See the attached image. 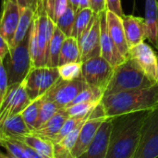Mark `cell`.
I'll list each match as a JSON object with an SVG mask.
<instances>
[{"instance_id":"83f0119b","label":"cell","mask_w":158,"mask_h":158,"mask_svg":"<svg viewBox=\"0 0 158 158\" xmlns=\"http://www.w3.org/2000/svg\"><path fill=\"white\" fill-rule=\"evenodd\" d=\"M59 109H61V108L56 103H54L53 101L47 99L44 95L43 98H42L39 116H38V118H37L36 124H35V130L41 128L44 124H45L52 117H54L56 115V113Z\"/></svg>"},{"instance_id":"7402d4cb","label":"cell","mask_w":158,"mask_h":158,"mask_svg":"<svg viewBox=\"0 0 158 158\" xmlns=\"http://www.w3.org/2000/svg\"><path fill=\"white\" fill-rule=\"evenodd\" d=\"M145 22L147 39L158 49V1L145 0Z\"/></svg>"},{"instance_id":"e0dca14e","label":"cell","mask_w":158,"mask_h":158,"mask_svg":"<svg viewBox=\"0 0 158 158\" xmlns=\"http://www.w3.org/2000/svg\"><path fill=\"white\" fill-rule=\"evenodd\" d=\"M126 40L130 48L144 42L147 39L145 19L133 15H125L122 18Z\"/></svg>"},{"instance_id":"52a82bcc","label":"cell","mask_w":158,"mask_h":158,"mask_svg":"<svg viewBox=\"0 0 158 158\" xmlns=\"http://www.w3.org/2000/svg\"><path fill=\"white\" fill-rule=\"evenodd\" d=\"M158 157V107L150 111L141 131V136L132 158Z\"/></svg>"},{"instance_id":"ab89813d","label":"cell","mask_w":158,"mask_h":158,"mask_svg":"<svg viewBox=\"0 0 158 158\" xmlns=\"http://www.w3.org/2000/svg\"><path fill=\"white\" fill-rule=\"evenodd\" d=\"M55 158H74L72 152L60 146L58 143H55Z\"/></svg>"},{"instance_id":"836d02e7","label":"cell","mask_w":158,"mask_h":158,"mask_svg":"<svg viewBox=\"0 0 158 158\" xmlns=\"http://www.w3.org/2000/svg\"><path fill=\"white\" fill-rule=\"evenodd\" d=\"M100 104V103H99ZM99 104L93 103H80L67 106L65 109L69 115V117L73 118H84L88 117L92 111L95 108V106Z\"/></svg>"},{"instance_id":"277c9868","label":"cell","mask_w":158,"mask_h":158,"mask_svg":"<svg viewBox=\"0 0 158 158\" xmlns=\"http://www.w3.org/2000/svg\"><path fill=\"white\" fill-rule=\"evenodd\" d=\"M3 64L7 74L9 86L20 83L25 80L32 68L30 51V33L21 43L10 48Z\"/></svg>"},{"instance_id":"4fadbf2b","label":"cell","mask_w":158,"mask_h":158,"mask_svg":"<svg viewBox=\"0 0 158 158\" xmlns=\"http://www.w3.org/2000/svg\"><path fill=\"white\" fill-rule=\"evenodd\" d=\"M100 15L94 16L88 29L78 40L81 49V62L89 58L101 56L100 55V33H101Z\"/></svg>"},{"instance_id":"7dc6e473","label":"cell","mask_w":158,"mask_h":158,"mask_svg":"<svg viewBox=\"0 0 158 158\" xmlns=\"http://www.w3.org/2000/svg\"><path fill=\"white\" fill-rule=\"evenodd\" d=\"M156 82L158 84V55H157V80H156Z\"/></svg>"},{"instance_id":"f907efd6","label":"cell","mask_w":158,"mask_h":158,"mask_svg":"<svg viewBox=\"0 0 158 158\" xmlns=\"http://www.w3.org/2000/svg\"><path fill=\"white\" fill-rule=\"evenodd\" d=\"M157 1H158V0H157Z\"/></svg>"},{"instance_id":"b9f144b4","label":"cell","mask_w":158,"mask_h":158,"mask_svg":"<svg viewBox=\"0 0 158 158\" xmlns=\"http://www.w3.org/2000/svg\"><path fill=\"white\" fill-rule=\"evenodd\" d=\"M19 5L20 6H29V7H31L33 6V1L34 0H17ZM33 9V8H32Z\"/></svg>"},{"instance_id":"c3c4849f","label":"cell","mask_w":158,"mask_h":158,"mask_svg":"<svg viewBox=\"0 0 158 158\" xmlns=\"http://www.w3.org/2000/svg\"><path fill=\"white\" fill-rule=\"evenodd\" d=\"M1 144H2V138H1V136H0V147H1Z\"/></svg>"},{"instance_id":"2e32d148","label":"cell","mask_w":158,"mask_h":158,"mask_svg":"<svg viewBox=\"0 0 158 158\" xmlns=\"http://www.w3.org/2000/svg\"><path fill=\"white\" fill-rule=\"evenodd\" d=\"M101 21V33H100V55L101 56L107 61L113 68L121 64L127 57L123 56L118 51V47L111 39L106 19V11L100 15Z\"/></svg>"},{"instance_id":"603a6c76","label":"cell","mask_w":158,"mask_h":158,"mask_svg":"<svg viewBox=\"0 0 158 158\" xmlns=\"http://www.w3.org/2000/svg\"><path fill=\"white\" fill-rule=\"evenodd\" d=\"M34 18H35V12L31 7L20 6V16L14 37L13 46L21 43L29 35Z\"/></svg>"},{"instance_id":"ee69618b","label":"cell","mask_w":158,"mask_h":158,"mask_svg":"<svg viewBox=\"0 0 158 158\" xmlns=\"http://www.w3.org/2000/svg\"><path fill=\"white\" fill-rule=\"evenodd\" d=\"M41 5H42V0H34L33 1V6H32V8L34 10L35 14L37 12H39V10L41 8Z\"/></svg>"},{"instance_id":"6da1fadb","label":"cell","mask_w":158,"mask_h":158,"mask_svg":"<svg viewBox=\"0 0 158 158\" xmlns=\"http://www.w3.org/2000/svg\"><path fill=\"white\" fill-rule=\"evenodd\" d=\"M151 110L112 118L106 158H132L137 149L142 127Z\"/></svg>"},{"instance_id":"5b68a950","label":"cell","mask_w":158,"mask_h":158,"mask_svg":"<svg viewBox=\"0 0 158 158\" xmlns=\"http://www.w3.org/2000/svg\"><path fill=\"white\" fill-rule=\"evenodd\" d=\"M60 79L57 68L32 67L23 81L30 99L44 96Z\"/></svg>"},{"instance_id":"e575fe53","label":"cell","mask_w":158,"mask_h":158,"mask_svg":"<svg viewBox=\"0 0 158 158\" xmlns=\"http://www.w3.org/2000/svg\"><path fill=\"white\" fill-rule=\"evenodd\" d=\"M1 147H4L9 154H11L16 158H28L21 145V143L18 140L10 138H2Z\"/></svg>"},{"instance_id":"cb8c5ba5","label":"cell","mask_w":158,"mask_h":158,"mask_svg":"<svg viewBox=\"0 0 158 158\" xmlns=\"http://www.w3.org/2000/svg\"><path fill=\"white\" fill-rule=\"evenodd\" d=\"M72 62H81V56L78 40L73 36H69L63 42L58 66Z\"/></svg>"},{"instance_id":"4dcf8cb0","label":"cell","mask_w":158,"mask_h":158,"mask_svg":"<svg viewBox=\"0 0 158 158\" xmlns=\"http://www.w3.org/2000/svg\"><path fill=\"white\" fill-rule=\"evenodd\" d=\"M104 96V93L100 90L87 86L85 89H83L72 101V103L69 105H75L80 103H93V104H99L101 103V100Z\"/></svg>"},{"instance_id":"30bf717a","label":"cell","mask_w":158,"mask_h":158,"mask_svg":"<svg viewBox=\"0 0 158 158\" xmlns=\"http://www.w3.org/2000/svg\"><path fill=\"white\" fill-rule=\"evenodd\" d=\"M87 86L88 85L82 77L73 81H64L59 79L44 96L56 103L60 108H66Z\"/></svg>"},{"instance_id":"7bdbcfd3","label":"cell","mask_w":158,"mask_h":158,"mask_svg":"<svg viewBox=\"0 0 158 158\" xmlns=\"http://www.w3.org/2000/svg\"><path fill=\"white\" fill-rule=\"evenodd\" d=\"M87 7H90L89 0H81L80 4H79L78 10H81V9H83V8H87Z\"/></svg>"},{"instance_id":"d6986e66","label":"cell","mask_w":158,"mask_h":158,"mask_svg":"<svg viewBox=\"0 0 158 158\" xmlns=\"http://www.w3.org/2000/svg\"><path fill=\"white\" fill-rule=\"evenodd\" d=\"M30 132L21 114L9 116L0 121L1 138L18 139Z\"/></svg>"},{"instance_id":"8992f818","label":"cell","mask_w":158,"mask_h":158,"mask_svg":"<svg viewBox=\"0 0 158 158\" xmlns=\"http://www.w3.org/2000/svg\"><path fill=\"white\" fill-rule=\"evenodd\" d=\"M114 68L101 56L82 62L81 77L90 87L96 88L105 94L113 75Z\"/></svg>"},{"instance_id":"8fae6325","label":"cell","mask_w":158,"mask_h":158,"mask_svg":"<svg viewBox=\"0 0 158 158\" xmlns=\"http://www.w3.org/2000/svg\"><path fill=\"white\" fill-rule=\"evenodd\" d=\"M31 101L23 81L10 85L0 105V121L9 116L20 114Z\"/></svg>"},{"instance_id":"ac0fdd59","label":"cell","mask_w":158,"mask_h":158,"mask_svg":"<svg viewBox=\"0 0 158 158\" xmlns=\"http://www.w3.org/2000/svg\"><path fill=\"white\" fill-rule=\"evenodd\" d=\"M106 26H107L108 33L111 39L113 40L114 44L118 47L120 54L123 56L128 57L130 47L126 40L122 18L114 12L106 10Z\"/></svg>"},{"instance_id":"44dd1931","label":"cell","mask_w":158,"mask_h":158,"mask_svg":"<svg viewBox=\"0 0 158 158\" xmlns=\"http://www.w3.org/2000/svg\"><path fill=\"white\" fill-rule=\"evenodd\" d=\"M69 115L65 108L59 109L54 117H52L45 124H44L41 128L31 131L32 133L39 135L44 139L50 140L54 143V139L61 130L65 121L69 118Z\"/></svg>"},{"instance_id":"bcb514c9","label":"cell","mask_w":158,"mask_h":158,"mask_svg":"<svg viewBox=\"0 0 158 158\" xmlns=\"http://www.w3.org/2000/svg\"><path fill=\"white\" fill-rule=\"evenodd\" d=\"M0 158H16L14 156H12L11 154H9L8 152L4 153L2 151H0Z\"/></svg>"},{"instance_id":"1f68e13d","label":"cell","mask_w":158,"mask_h":158,"mask_svg":"<svg viewBox=\"0 0 158 158\" xmlns=\"http://www.w3.org/2000/svg\"><path fill=\"white\" fill-rule=\"evenodd\" d=\"M81 66L82 62L67 63L57 67L58 73L61 80L73 81L81 77Z\"/></svg>"},{"instance_id":"60d3db41","label":"cell","mask_w":158,"mask_h":158,"mask_svg":"<svg viewBox=\"0 0 158 158\" xmlns=\"http://www.w3.org/2000/svg\"><path fill=\"white\" fill-rule=\"evenodd\" d=\"M9 50H10V46L8 45L6 41L3 38V36L0 34V64L3 63Z\"/></svg>"},{"instance_id":"4316f807","label":"cell","mask_w":158,"mask_h":158,"mask_svg":"<svg viewBox=\"0 0 158 158\" xmlns=\"http://www.w3.org/2000/svg\"><path fill=\"white\" fill-rule=\"evenodd\" d=\"M94 16H95V14L93 12V10L90 7L78 10L77 14H76L71 36H73L77 40H79L81 37V35L84 33V31L90 26Z\"/></svg>"},{"instance_id":"f1b7e54d","label":"cell","mask_w":158,"mask_h":158,"mask_svg":"<svg viewBox=\"0 0 158 158\" xmlns=\"http://www.w3.org/2000/svg\"><path fill=\"white\" fill-rule=\"evenodd\" d=\"M42 98H43V96L31 101V103L27 106V107L20 113L24 119V122L26 123V125L31 132L35 130V124H36V120L39 116Z\"/></svg>"},{"instance_id":"7c38bea8","label":"cell","mask_w":158,"mask_h":158,"mask_svg":"<svg viewBox=\"0 0 158 158\" xmlns=\"http://www.w3.org/2000/svg\"><path fill=\"white\" fill-rule=\"evenodd\" d=\"M19 16L20 6L17 0H2V11L0 14V34L6 41L10 48L13 46Z\"/></svg>"},{"instance_id":"d6a6232c","label":"cell","mask_w":158,"mask_h":158,"mask_svg":"<svg viewBox=\"0 0 158 158\" xmlns=\"http://www.w3.org/2000/svg\"><path fill=\"white\" fill-rule=\"evenodd\" d=\"M89 116L88 117H84V118H73V117H69L65 121V123L63 124L61 130L59 131V132L57 133V135L54 139V143H57L65 136H67L69 132H71L74 129H76L77 127L82 125L88 119Z\"/></svg>"},{"instance_id":"f35d334b","label":"cell","mask_w":158,"mask_h":158,"mask_svg":"<svg viewBox=\"0 0 158 158\" xmlns=\"http://www.w3.org/2000/svg\"><path fill=\"white\" fill-rule=\"evenodd\" d=\"M90 8L95 15H100L106 11V0H89Z\"/></svg>"},{"instance_id":"d4e9b609","label":"cell","mask_w":158,"mask_h":158,"mask_svg":"<svg viewBox=\"0 0 158 158\" xmlns=\"http://www.w3.org/2000/svg\"><path fill=\"white\" fill-rule=\"evenodd\" d=\"M69 5V0H42L41 8L36 14L44 13L56 23L59 17L66 11Z\"/></svg>"},{"instance_id":"d590c367","label":"cell","mask_w":158,"mask_h":158,"mask_svg":"<svg viewBox=\"0 0 158 158\" xmlns=\"http://www.w3.org/2000/svg\"><path fill=\"white\" fill-rule=\"evenodd\" d=\"M83 124H84V123H83ZM83 124H82V125H83ZM82 125H81V126L77 127L76 129H74L71 132H69L67 136H65V137H64L60 142H58L57 143H58L60 146L64 147L65 149H67V150L72 152V150H73V148H74V146H75V144H76V143H77V141H78L79 134H80V131H81V129Z\"/></svg>"},{"instance_id":"8d00e7d4","label":"cell","mask_w":158,"mask_h":158,"mask_svg":"<svg viewBox=\"0 0 158 158\" xmlns=\"http://www.w3.org/2000/svg\"><path fill=\"white\" fill-rule=\"evenodd\" d=\"M9 87L8 84V79L7 74L5 69V66L3 63L0 64V97H1V103L7 92V89Z\"/></svg>"},{"instance_id":"681fc988","label":"cell","mask_w":158,"mask_h":158,"mask_svg":"<svg viewBox=\"0 0 158 158\" xmlns=\"http://www.w3.org/2000/svg\"><path fill=\"white\" fill-rule=\"evenodd\" d=\"M0 105H1V97H0Z\"/></svg>"},{"instance_id":"5bb4252c","label":"cell","mask_w":158,"mask_h":158,"mask_svg":"<svg viewBox=\"0 0 158 158\" xmlns=\"http://www.w3.org/2000/svg\"><path fill=\"white\" fill-rule=\"evenodd\" d=\"M129 56L138 64V66L144 71V73L150 79L156 82L157 55L149 44L143 42L130 48Z\"/></svg>"},{"instance_id":"f6af8a7d","label":"cell","mask_w":158,"mask_h":158,"mask_svg":"<svg viewBox=\"0 0 158 158\" xmlns=\"http://www.w3.org/2000/svg\"><path fill=\"white\" fill-rule=\"evenodd\" d=\"M80 1H81V0H69V5H70L76 11H78Z\"/></svg>"},{"instance_id":"ba28073f","label":"cell","mask_w":158,"mask_h":158,"mask_svg":"<svg viewBox=\"0 0 158 158\" xmlns=\"http://www.w3.org/2000/svg\"><path fill=\"white\" fill-rule=\"evenodd\" d=\"M55 29L56 23L44 13L35 14V18L31 26L38 48V60L35 67L47 66L48 49Z\"/></svg>"},{"instance_id":"ffe728a7","label":"cell","mask_w":158,"mask_h":158,"mask_svg":"<svg viewBox=\"0 0 158 158\" xmlns=\"http://www.w3.org/2000/svg\"><path fill=\"white\" fill-rule=\"evenodd\" d=\"M15 140L30 146L43 158H55V143L50 140L44 139L32 132L25 134Z\"/></svg>"},{"instance_id":"74e56055","label":"cell","mask_w":158,"mask_h":158,"mask_svg":"<svg viewBox=\"0 0 158 158\" xmlns=\"http://www.w3.org/2000/svg\"><path fill=\"white\" fill-rule=\"evenodd\" d=\"M106 10L114 12L121 18L125 16L121 6V0H106Z\"/></svg>"},{"instance_id":"3957f363","label":"cell","mask_w":158,"mask_h":158,"mask_svg":"<svg viewBox=\"0 0 158 158\" xmlns=\"http://www.w3.org/2000/svg\"><path fill=\"white\" fill-rule=\"evenodd\" d=\"M155 84L156 82L150 79L132 58L128 56L121 64L114 68L113 75L104 96L149 88Z\"/></svg>"},{"instance_id":"9a60e30c","label":"cell","mask_w":158,"mask_h":158,"mask_svg":"<svg viewBox=\"0 0 158 158\" xmlns=\"http://www.w3.org/2000/svg\"><path fill=\"white\" fill-rule=\"evenodd\" d=\"M112 127V118H106L101 124L95 137L86 151L78 158H106Z\"/></svg>"},{"instance_id":"f546056e","label":"cell","mask_w":158,"mask_h":158,"mask_svg":"<svg viewBox=\"0 0 158 158\" xmlns=\"http://www.w3.org/2000/svg\"><path fill=\"white\" fill-rule=\"evenodd\" d=\"M76 14H77V11L70 5H69L66 11L59 17V19L56 22V26L67 37L71 36V34H72V30H73V26H74V22H75Z\"/></svg>"},{"instance_id":"9c48e42d","label":"cell","mask_w":158,"mask_h":158,"mask_svg":"<svg viewBox=\"0 0 158 158\" xmlns=\"http://www.w3.org/2000/svg\"><path fill=\"white\" fill-rule=\"evenodd\" d=\"M106 118V117L104 108L100 103L92 111L88 119L84 122L81 129L78 141L72 150V155L74 158H78L86 151V149L95 137L101 124Z\"/></svg>"},{"instance_id":"7a4b0ae2","label":"cell","mask_w":158,"mask_h":158,"mask_svg":"<svg viewBox=\"0 0 158 158\" xmlns=\"http://www.w3.org/2000/svg\"><path fill=\"white\" fill-rule=\"evenodd\" d=\"M101 105L106 118L153 110L158 107V84L156 83L149 88L103 96Z\"/></svg>"},{"instance_id":"484cf974","label":"cell","mask_w":158,"mask_h":158,"mask_svg":"<svg viewBox=\"0 0 158 158\" xmlns=\"http://www.w3.org/2000/svg\"><path fill=\"white\" fill-rule=\"evenodd\" d=\"M66 37L67 36L56 26L54 34L52 36V39L49 44L47 67H52V68L58 67L60 51H61V47Z\"/></svg>"}]
</instances>
